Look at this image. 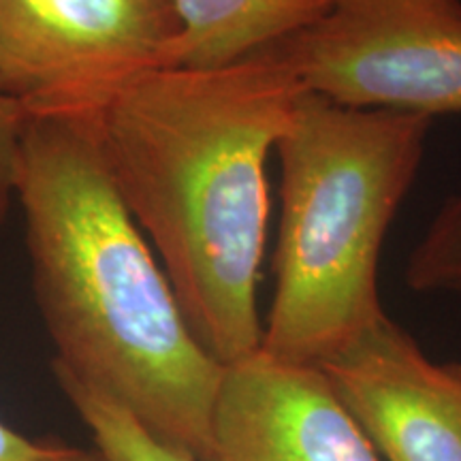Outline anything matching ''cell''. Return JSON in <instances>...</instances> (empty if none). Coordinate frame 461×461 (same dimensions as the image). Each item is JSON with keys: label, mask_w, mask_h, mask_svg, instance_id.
Returning <instances> with one entry per match:
<instances>
[{"label": "cell", "mask_w": 461, "mask_h": 461, "mask_svg": "<svg viewBox=\"0 0 461 461\" xmlns=\"http://www.w3.org/2000/svg\"><path fill=\"white\" fill-rule=\"evenodd\" d=\"M303 95L274 48L216 68H152L88 112L120 197L221 366L261 346L267 160Z\"/></svg>", "instance_id": "obj_1"}, {"label": "cell", "mask_w": 461, "mask_h": 461, "mask_svg": "<svg viewBox=\"0 0 461 461\" xmlns=\"http://www.w3.org/2000/svg\"><path fill=\"white\" fill-rule=\"evenodd\" d=\"M34 302L65 372L201 461L222 367L184 319L88 113H28L15 176Z\"/></svg>", "instance_id": "obj_2"}, {"label": "cell", "mask_w": 461, "mask_h": 461, "mask_svg": "<svg viewBox=\"0 0 461 461\" xmlns=\"http://www.w3.org/2000/svg\"><path fill=\"white\" fill-rule=\"evenodd\" d=\"M429 129L423 115L346 107L305 90L276 148L282 210L261 353L321 366L387 314L380 257Z\"/></svg>", "instance_id": "obj_3"}, {"label": "cell", "mask_w": 461, "mask_h": 461, "mask_svg": "<svg viewBox=\"0 0 461 461\" xmlns=\"http://www.w3.org/2000/svg\"><path fill=\"white\" fill-rule=\"evenodd\" d=\"M278 51L338 105L461 115V0H339Z\"/></svg>", "instance_id": "obj_4"}, {"label": "cell", "mask_w": 461, "mask_h": 461, "mask_svg": "<svg viewBox=\"0 0 461 461\" xmlns=\"http://www.w3.org/2000/svg\"><path fill=\"white\" fill-rule=\"evenodd\" d=\"M173 0H0V90L28 113H88L167 67Z\"/></svg>", "instance_id": "obj_5"}, {"label": "cell", "mask_w": 461, "mask_h": 461, "mask_svg": "<svg viewBox=\"0 0 461 461\" xmlns=\"http://www.w3.org/2000/svg\"><path fill=\"white\" fill-rule=\"evenodd\" d=\"M380 461H461V363H438L384 314L321 363Z\"/></svg>", "instance_id": "obj_6"}, {"label": "cell", "mask_w": 461, "mask_h": 461, "mask_svg": "<svg viewBox=\"0 0 461 461\" xmlns=\"http://www.w3.org/2000/svg\"><path fill=\"white\" fill-rule=\"evenodd\" d=\"M201 461H380L319 366L257 350L222 367Z\"/></svg>", "instance_id": "obj_7"}, {"label": "cell", "mask_w": 461, "mask_h": 461, "mask_svg": "<svg viewBox=\"0 0 461 461\" xmlns=\"http://www.w3.org/2000/svg\"><path fill=\"white\" fill-rule=\"evenodd\" d=\"M339 0H173L177 34L167 67L216 68L274 50Z\"/></svg>", "instance_id": "obj_8"}, {"label": "cell", "mask_w": 461, "mask_h": 461, "mask_svg": "<svg viewBox=\"0 0 461 461\" xmlns=\"http://www.w3.org/2000/svg\"><path fill=\"white\" fill-rule=\"evenodd\" d=\"M58 387L95 438V448L109 461H197L182 448L160 440L129 411L101 391L54 370Z\"/></svg>", "instance_id": "obj_9"}, {"label": "cell", "mask_w": 461, "mask_h": 461, "mask_svg": "<svg viewBox=\"0 0 461 461\" xmlns=\"http://www.w3.org/2000/svg\"><path fill=\"white\" fill-rule=\"evenodd\" d=\"M406 285L414 293H461V193L445 201L412 248Z\"/></svg>", "instance_id": "obj_10"}, {"label": "cell", "mask_w": 461, "mask_h": 461, "mask_svg": "<svg viewBox=\"0 0 461 461\" xmlns=\"http://www.w3.org/2000/svg\"><path fill=\"white\" fill-rule=\"evenodd\" d=\"M28 112L0 90V227L15 203V176Z\"/></svg>", "instance_id": "obj_11"}, {"label": "cell", "mask_w": 461, "mask_h": 461, "mask_svg": "<svg viewBox=\"0 0 461 461\" xmlns=\"http://www.w3.org/2000/svg\"><path fill=\"white\" fill-rule=\"evenodd\" d=\"M34 461H109L105 455L96 448H79L71 447L58 438H45L39 440V453Z\"/></svg>", "instance_id": "obj_12"}, {"label": "cell", "mask_w": 461, "mask_h": 461, "mask_svg": "<svg viewBox=\"0 0 461 461\" xmlns=\"http://www.w3.org/2000/svg\"><path fill=\"white\" fill-rule=\"evenodd\" d=\"M39 453V440L17 434L0 419V461H34Z\"/></svg>", "instance_id": "obj_13"}, {"label": "cell", "mask_w": 461, "mask_h": 461, "mask_svg": "<svg viewBox=\"0 0 461 461\" xmlns=\"http://www.w3.org/2000/svg\"><path fill=\"white\" fill-rule=\"evenodd\" d=\"M457 295H459V297H461V293H457Z\"/></svg>", "instance_id": "obj_14"}]
</instances>
